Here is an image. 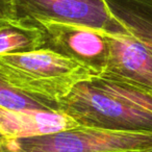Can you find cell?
Instances as JSON below:
<instances>
[{
    "instance_id": "obj_1",
    "label": "cell",
    "mask_w": 152,
    "mask_h": 152,
    "mask_svg": "<svg viewBox=\"0 0 152 152\" xmlns=\"http://www.w3.org/2000/svg\"><path fill=\"white\" fill-rule=\"evenodd\" d=\"M58 103L80 126L152 132V93L125 81L95 76Z\"/></svg>"
},
{
    "instance_id": "obj_2",
    "label": "cell",
    "mask_w": 152,
    "mask_h": 152,
    "mask_svg": "<svg viewBox=\"0 0 152 152\" xmlns=\"http://www.w3.org/2000/svg\"><path fill=\"white\" fill-rule=\"evenodd\" d=\"M0 73L30 96L59 102L83 81L97 76L74 59L48 48L0 54Z\"/></svg>"
},
{
    "instance_id": "obj_3",
    "label": "cell",
    "mask_w": 152,
    "mask_h": 152,
    "mask_svg": "<svg viewBox=\"0 0 152 152\" xmlns=\"http://www.w3.org/2000/svg\"><path fill=\"white\" fill-rule=\"evenodd\" d=\"M23 152H145L152 132L77 126L59 132L11 139Z\"/></svg>"
},
{
    "instance_id": "obj_4",
    "label": "cell",
    "mask_w": 152,
    "mask_h": 152,
    "mask_svg": "<svg viewBox=\"0 0 152 152\" xmlns=\"http://www.w3.org/2000/svg\"><path fill=\"white\" fill-rule=\"evenodd\" d=\"M12 4L15 20L21 23L54 21L88 26L110 34H130L113 16L105 0H12Z\"/></svg>"
},
{
    "instance_id": "obj_5",
    "label": "cell",
    "mask_w": 152,
    "mask_h": 152,
    "mask_svg": "<svg viewBox=\"0 0 152 152\" xmlns=\"http://www.w3.org/2000/svg\"><path fill=\"white\" fill-rule=\"evenodd\" d=\"M42 30L43 47L74 59L97 76L106 70L110 57L107 34L83 25L40 21L34 23Z\"/></svg>"
},
{
    "instance_id": "obj_6",
    "label": "cell",
    "mask_w": 152,
    "mask_h": 152,
    "mask_svg": "<svg viewBox=\"0 0 152 152\" xmlns=\"http://www.w3.org/2000/svg\"><path fill=\"white\" fill-rule=\"evenodd\" d=\"M110 57L102 75L152 93V51L130 34H110Z\"/></svg>"
},
{
    "instance_id": "obj_7",
    "label": "cell",
    "mask_w": 152,
    "mask_h": 152,
    "mask_svg": "<svg viewBox=\"0 0 152 152\" xmlns=\"http://www.w3.org/2000/svg\"><path fill=\"white\" fill-rule=\"evenodd\" d=\"M110 13L152 51V0H105Z\"/></svg>"
},
{
    "instance_id": "obj_8",
    "label": "cell",
    "mask_w": 152,
    "mask_h": 152,
    "mask_svg": "<svg viewBox=\"0 0 152 152\" xmlns=\"http://www.w3.org/2000/svg\"><path fill=\"white\" fill-rule=\"evenodd\" d=\"M42 47L43 34L38 26L17 21L0 26V54L24 52Z\"/></svg>"
},
{
    "instance_id": "obj_9",
    "label": "cell",
    "mask_w": 152,
    "mask_h": 152,
    "mask_svg": "<svg viewBox=\"0 0 152 152\" xmlns=\"http://www.w3.org/2000/svg\"><path fill=\"white\" fill-rule=\"evenodd\" d=\"M0 107L12 112L34 114L61 110L58 102L30 96L12 86L0 73Z\"/></svg>"
},
{
    "instance_id": "obj_10",
    "label": "cell",
    "mask_w": 152,
    "mask_h": 152,
    "mask_svg": "<svg viewBox=\"0 0 152 152\" xmlns=\"http://www.w3.org/2000/svg\"><path fill=\"white\" fill-rule=\"evenodd\" d=\"M43 133L42 112L25 114L0 107V139H17Z\"/></svg>"
},
{
    "instance_id": "obj_11",
    "label": "cell",
    "mask_w": 152,
    "mask_h": 152,
    "mask_svg": "<svg viewBox=\"0 0 152 152\" xmlns=\"http://www.w3.org/2000/svg\"><path fill=\"white\" fill-rule=\"evenodd\" d=\"M15 21L12 0H0V23Z\"/></svg>"
},
{
    "instance_id": "obj_12",
    "label": "cell",
    "mask_w": 152,
    "mask_h": 152,
    "mask_svg": "<svg viewBox=\"0 0 152 152\" xmlns=\"http://www.w3.org/2000/svg\"><path fill=\"white\" fill-rule=\"evenodd\" d=\"M0 152H23L11 139H0Z\"/></svg>"
},
{
    "instance_id": "obj_13",
    "label": "cell",
    "mask_w": 152,
    "mask_h": 152,
    "mask_svg": "<svg viewBox=\"0 0 152 152\" xmlns=\"http://www.w3.org/2000/svg\"><path fill=\"white\" fill-rule=\"evenodd\" d=\"M145 152H152V149H150V150H147V151H145Z\"/></svg>"
},
{
    "instance_id": "obj_14",
    "label": "cell",
    "mask_w": 152,
    "mask_h": 152,
    "mask_svg": "<svg viewBox=\"0 0 152 152\" xmlns=\"http://www.w3.org/2000/svg\"><path fill=\"white\" fill-rule=\"evenodd\" d=\"M2 24H4V23H0V26H1V25H2Z\"/></svg>"
}]
</instances>
